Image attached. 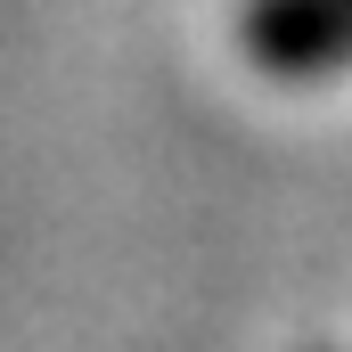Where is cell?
Listing matches in <instances>:
<instances>
[{"instance_id": "6da1fadb", "label": "cell", "mask_w": 352, "mask_h": 352, "mask_svg": "<svg viewBox=\"0 0 352 352\" xmlns=\"http://www.w3.org/2000/svg\"><path fill=\"white\" fill-rule=\"evenodd\" d=\"M238 41L278 82H328L352 66V0H246Z\"/></svg>"}]
</instances>
